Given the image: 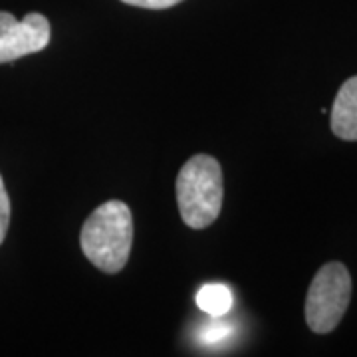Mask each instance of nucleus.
<instances>
[{
    "label": "nucleus",
    "instance_id": "obj_6",
    "mask_svg": "<svg viewBox=\"0 0 357 357\" xmlns=\"http://www.w3.org/2000/svg\"><path fill=\"white\" fill-rule=\"evenodd\" d=\"M232 290L225 284H204L197 294V306L211 318H225L232 310Z\"/></svg>",
    "mask_w": 357,
    "mask_h": 357
},
{
    "label": "nucleus",
    "instance_id": "obj_1",
    "mask_svg": "<svg viewBox=\"0 0 357 357\" xmlns=\"http://www.w3.org/2000/svg\"><path fill=\"white\" fill-rule=\"evenodd\" d=\"M82 250L105 274H117L128 264L133 244V217L126 203L100 204L82 227Z\"/></svg>",
    "mask_w": 357,
    "mask_h": 357
},
{
    "label": "nucleus",
    "instance_id": "obj_4",
    "mask_svg": "<svg viewBox=\"0 0 357 357\" xmlns=\"http://www.w3.org/2000/svg\"><path fill=\"white\" fill-rule=\"evenodd\" d=\"M50 36V22L40 13H30L24 20H16L10 13L0 10V64L42 52Z\"/></svg>",
    "mask_w": 357,
    "mask_h": 357
},
{
    "label": "nucleus",
    "instance_id": "obj_7",
    "mask_svg": "<svg viewBox=\"0 0 357 357\" xmlns=\"http://www.w3.org/2000/svg\"><path fill=\"white\" fill-rule=\"evenodd\" d=\"M229 333H230L229 324H225V321H220L218 318H215L213 321L204 324L203 328H201V340L206 342V344H217V342H220V340H225Z\"/></svg>",
    "mask_w": 357,
    "mask_h": 357
},
{
    "label": "nucleus",
    "instance_id": "obj_8",
    "mask_svg": "<svg viewBox=\"0 0 357 357\" xmlns=\"http://www.w3.org/2000/svg\"><path fill=\"white\" fill-rule=\"evenodd\" d=\"M8 225H10V199H8V191L4 187L2 175H0V244L8 232Z\"/></svg>",
    "mask_w": 357,
    "mask_h": 357
},
{
    "label": "nucleus",
    "instance_id": "obj_2",
    "mask_svg": "<svg viewBox=\"0 0 357 357\" xmlns=\"http://www.w3.org/2000/svg\"><path fill=\"white\" fill-rule=\"evenodd\" d=\"M225 197L222 169L211 155L191 157L177 177V203L181 218L191 229H206L220 215Z\"/></svg>",
    "mask_w": 357,
    "mask_h": 357
},
{
    "label": "nucleus",
    "instance_id": "obj_3",
    "mask_svg": "<svg viewBox=\"0 0 357 357\" xmlns=\"http://www.w3.org/2000/svg\"><path fill=\"white\" fill-rule=\"evenodd\" d=\"M351 300V276L342 262H330L318 270L306 298V321L314 333L337 328Z\"/></svg>",
    "mask_w": 357,
    "mask_h": 357
},
{
    "label": "nucleus",
    "instance_id": "obj_9",
    "mask_svg": "<svg viewBox=\"0 0 357 357\" xmlns=\"http://www.w3.org/2000/svg\"><path fill=\"white\" fill-rule=\"evenodd\" d=\"M121 2L131 4V6H139V8H149V10H165L183 0H121Z\"/></svg>",
    "mask_w": 357,
    "mask_h": 357
},
{
    "label": "nucleus",
    "instance_id": "obj_5",
    "mask_svg": "<svg viewBox=\"0 0 357 357\" xmlns=\"http://www.w3.org/2000/svg\"><path fill=\"white\" fill-rule=\"evenodd\" d=\"M330 126L335 137L357 141V76L345 79L332 105Z\"/></svg>",
    "mask_w": 357,
    "mask_h": 357
}]
</instances>
